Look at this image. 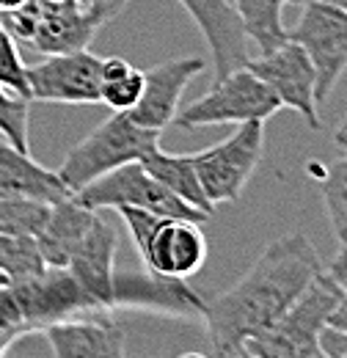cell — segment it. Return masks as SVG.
Returning <instances> with one entry per match:
<instances>
[{"instance_id":"4316f807","label":"cell","mask_w":347,"mask_h":358,"mask_svg":"<svg viewBox=\"0 0 347 358\" xmlns=\"http://www.w3.org/2000/svg\"><path fill=\"white\" fill-rule=\"evenodd\" d=\"M0 86L11 91V94H17V96L31 99L25 64L17 52V39L6 28H0Z\"/></svg>"},{"instance_id":"f1b7e54d","label":"cell","mask_w":347,"mask_h":358,"mask_svg":"<svg viewBox=\"0 0 347 358\" xmlns=\"http://www.w3.org/2000/svg\"><path fill=\"white\" fill-rule=\"evenodd\" d=\"M328 278L339 287L342 298H347V248L345 245H342V251L334 257V262H331V268H328Z\"/></svg>"},{"instance_id":"277c9868","label":"cell","mask_w":347,"mask_h":358,"mask_svg":"<svg viewBox=\"0 0 347 358\" xmlns=\"http://www.w3.org/2000/svg\"><path fill=\"white\" fill-rule=\"evenodd\" d=\"M116 213L127 226L146 270L171 278H190L207 262V237L201 224L163 218L135 207H119Z\"/></svg>"},{"instance_id":"8d00e7d4","label":"cell","mask_w":347,"mask_h":358,"mask_svg":"<svg viewBox=\"0 0 347 358\" xmlns=\"http://www.w3.org/2000/svg\"><path fill=\"white\" fill-rule=\"evenodd\" d=\"M218 358H223V356H218Z\"/></svg>"},{"instance_id":"d4e9b609","label":"cell","mask_w":347,"mask_h":358,"mask_svg":"<svg viewBox=\"0 0 347 358\" xmlns=\"http://www.w3.org/2000/svg\"><path fill=\"white\" fill-rule=\"evenodd\" d=\"M323 204L337 240L347 245V155L334 160L323 177Z\"/></svg>"},{"instance_id":"e575fe53","label":"cell","mask_w":347,"mask_h":358,"mask_svg":"<svg viewBox=\"0 0 347 358\" xmlns=\"http://www.w3.org/2000/svg\"><path fill=\"white\" fill-rule=\"evenodd\" d=\"M0 287H8V281H6V278H3V275H0Z\"/></svg>"},{"instance_id":"1f68e13d","label":"cell","mask_w":347,"mask_h":358,"mask_svg":"<svg viewBox=\"0 0 347 358\" xmlns=\"http://www.w3.org/2000/svg\"><path fill=\"white\" fill-rule=\"evenodd\" d=\"M320 3L334 6V8H339V11H347V0H320Z\"/></svg>"},{"instance_id":"6da1fadb","label":"cell","mask_w":347,"mask_h":358,"mask_svg":"<svg viewBox=\"0 0 347 358\" xmlns=\"http://www.w3.org/2000/svg\"><path fill=\"white\" fill-rule=\"evenodd\" d=\"M320 273V254L306 234L273 240L234 287L207 301L201 322L207 325L215 356H240L246 342L267 331Z\"/></svg>"},{"instance_id":"cb8c5ba5","label":"cell","mask_w":347,"mask_h":358,"mask_svg":"<svg viewBox=\"0 0 347 358\" xmlns=\"http://www.w3.org/2000/svg\"><path fill=\"white\" fill-rule=\"evenodd\" d=\"M52 204L36 199H6L0 196V234L11 237H36L47 224Z\"/></svg>"},{"instance_id":"9c48e42d","label":"cell","mask_w":347,"mask_h":358,"mask_svg":"<svg viewBox=\"0 0 347 358\" xmlns=\"http://www.w3.org/2000/svg\"><path fill=\"white\" fill-rule=\"evenodd\" d=\"M248 72H254L267 89L273 91V96L278 99L281 108H290L295 113H301L306 124L311 130H320V105L314 96V86H317V75L314 66L309 61L301 47L295 42H284L281 47L248 58L246 64Z\"/></svg>"},{"instance_id":"44dd1931","label":"cell","mask_w":347,"mask_h":358,"mask_svg":"<svg viewBox=\"0 0 347 358\" xmlns=\"http://www.w3.org/2000/svg\"><path fill=\"white\" fill-rule=\"evenodd\" d=\"M237 14H240V22H243V31L248 36V42H254L260 55L281 47L290 36H287V28L281 22V6L284 0H232Z\"/></svg>"},{"instance_id":"d590c367","label":"cell","mask_w":347,"mask_h":358,"mask_svg":"<svg viewBox=\"0 0 347 358\" xmlns=\"http://www.w3.org/2000/svg\"><path fill=\"white\" fill-rule=\"evenodd\" d=\"M237 358H254V356H248V353H246V350H243V353H240V356Z\"/></svg>"},{"instance_id":"9a60e30c","label":"cell","mask_w":347,"mask_h":358,"mask_svg":"<svg viewBox=\"0 0 347 358\" xmlns=\"http://www.w3.org/2000/svg\"><path fill=\"white\" fill-rule=\"evenodd\" d=\"M213 50L215 80L248 64V36L232 0H179Z\"/></svg>"},{"instance_id":"30bf717a","label":"cell","mask_w":347,"mask_h":358,"mask_svg":"<svg viewBox=\"0 0 347 358\" xmlns=\"http://www.w3.org/2000/svg\"><path fill=\"white\" fill-rule=\"evenodd\" d=\"M99 64L102 58L88 50L44 55V61L25 66L31 102H61V105L99 102Z\"/></svg>"},{"instance_id":"ffe728a7","label":"cell","mask_w":347,"mask_h":358,"mask_svg":"<svg viewBox=\"0 0 347 358\" xmlns=\"http://www.w3.org/2000/svg\"><path fill=\"white\" fill-rule=\"evenodd\" d=\"M141 166L146 169L149 177L157 179L166 190H171L179 201H185L193 210H201L207 215L215 213V207L207 201V196L201 190V182H199V174L193 169L190 155H169L163 149H155L152 155H146L141 160Z\"/></svg>"},{"instance_id":"e0dca14e","label":"cell","mask_w":347,"mask_h":358,"mask_svg":"<svg viewBox=\"0 0 347 358\" xmlns=\"http://www.w3.org/2000/svg\"><path fill=\"white\" fill-rule=\"evenodd\" d=\"M31 17H34V28H31V45L44 55H55V52H75V50H88V42L94 39V34L102 28V22L78 6L72 8H52L44 11L36 8L31 0L25 3Z\"/></svg>"},{"instance_id":"7402d4cb","label":"cell","mask_w":347,"mask_h":358,"mask_svg":"<svg viewBox=\"0 0 347 358\" xmlns=\"http://www.w3.org/2000/svg\"><path fill=\"white\" fill-rule=\"evenodd\" d=\"M143 94V69L125 58H102L99 64V102L113 113H127Z\"/></svg>"},{"instance_id":"7a4b0ae2","label":"cell","mask_w":347,"mask_h":358,"mask_svg":"<svg viewBox=\"0 0 347 358\" xmlns=\"http://www.w3.org/2000/svg\"><path fill=\"white\" fill-rule=\"evenodd\" d=\"M155 149H160L157 130L141 127L127 113H113L78 146L69 149V155L64 157L55 174L69 187V193H78L88 182L99 179L119 166L141 163Z\"/></svg>"},{"instance_id":"83f0119b","label":"cell","mask_w":347,"mask_h":358,"mask_svg":"<svg viewBox=\"0 0 347 358\" xmlns=\"http://www.w3.org/2000/svg\"><path fill=\"white\" fill-rule=\"evenodd\" d=\"M28 334V322L20 312L14 295L8 287H0V356L22 336Z\"/></svg>"},{"instance_id":"7c38bea8","label":"cell","mask_w":347,"mask_h":358,"mask_svg":"<svg viewBox=\"0 0 347 358\" xmlns=\"http://www.w3.org/2000/svg\"><path fill=\"white\" fill-rule=\"evenodd\" d=\"M8 289L28 322V331H44L47 325L64 322L72 314L91 309L86 292L64 268H47L28 281L8 284Z\"/></svg>"},{"instance_id":"ba28073f","label":"cell","mask_w":347,"mask_h":358,"mask_svg":"<svg viewBox=\"0 0 347 358\" xmlns=\"http://www.w3.org/2000/svg\"><path fill=\"white\" fill-rule=\"evenodd\" d=\"M287 36L309 55L317 75L314 96L323 108L347 69V11L320 0H306L298 25Z\"/></svg>"},{"instance_id":"d6986e66","label":"cell","mask_w":347,"mask_h":358,"mask_svg":"<svg viewBox=\"0 0 347 358\" xmlns=\"http://www.w3.org/2000/svg\"><path fill=\"white\" fill-rule=\"evenodd\" d=\"M97 213H91L86 207H80L72 196L52 204L44 229L34 237L39 245L44 265L47 268H64L69 265L75 248L80 245V240L86 237L88 226L94 224Z\"/></svg>"},{"instance_id":"d6a6232c","label":"cell","mask_w":347,"mask_h":358,"mask_svg":"<svg viewBox=\"0 0 347 358\" xmlns=\"http://www.w3.org/2000/svg\"><path fill=\"white\" fill-rule=\"evenodd\" d=\"M179 358H207V356H201V353H185V356H179Z\"/></svg>"},{"instance_id":"603a6c76","label":"cell","mask_w":347,"mask_h":358,"mask_svg":"<svg viewBox=\"0 0 347 358\" xmlns=\"http://www.w3.org/2000/svg\"><path fill=\"white\" fill-rule=\"evenodd\" d=\"M42 254L34 237H11V234H0V275L8 284L17 281H28L34 275L44 273Z\"/></svg>"},{"instance_id":"4dcf8cb0","label":"cell","mask_w":347,"mask_h":358,"mask_svg":"<svg viewBox=\"0 0 347 358\" xmlns=\"http://www.w3.org/2000/svg\"><path fill=\"white\" fill-rule=\"evenodd\" d=\"M28 0H0V14H6V11H17V8H22Z\"/></svg>"},{"instance_id":"8fae6325","label":"cell","mask_w":347,"mask_h":358,"mask_svg":"<svg viewBox=\"0 0 347 358\" xmlns=\"http://www.w3.org/2000/svg\"><path fill=\"white\" fill-rule=\"evenodd\" d=\"M113 306H127L141 312L166 314L179 320H204L207 301L193 292L185 278L160 273H116L113 275Z\"/></svg>"},{"instance_id":"52a82bcc","label":"cell","mask_w":347,"mask_h":358,"mask_svg":"<svg viewBox=\"0 0 347 358\" xmlns=\"http://www.w3.org/2000/svg\"><path fill=\"white\" fill-rule=\"evenodd\" d=\"M264 149V122H246L237 130L196 155H190L207 201L218 207L237 201L254 177Z\"/></svg>"},{"instance_id":"5b68a950","label":"cell","mask_w":347,"mask_h":358,"mask_svg":"<svg viewBox=\"0 0 347 358\" xmlns=\"http://www.w3.org/2000/svg\"><path fill=\"white\" fill-rule=\"evenodd\" d=\"M72 199L91 213L135 207V210H146L163 218H182V221H196V224H207L213 218L179 201L171 190H166L157 179L149 177L141 163H127V166H119L102 174L99 179L88 182L86 187H80L78 193H72Z\"/></svg>"},{"instance_id":"484cf974","label":"cell","mask_w":347,"mask_h":358,"mask_svg":"<svg viewBox=\"0 0 347 358\" xmlns=\"http://www.w3.org/2000/svg\"><path fill=\"white\" fill-rule=\"evenodd\" d=\"M31 99L17 96L0 86V135L20 152L31 155Z\"/></svg>"},{"instance_id":"5bb4252c","label":"cell","mask_w":347,"mask_h":358,"mask_svg":"<svg viewBox=\"0 0 347 358\" xmlns=\"http://www.w3.org/2000/svg\"><path fill=\"white\" fill-rule=\"evenodd\" d=\"M116 248H119V237H116L113 226L102 218V213H97L94 224L88 226L86 237L80 240V245L75 248V254L66 265L72 278L86 292L91 309H97V312L113 309Z\"/></svg>"},{"instance_id":"f546056e","label":"cell","mask_w":347,"mask_h":358,"mask_svg":"<svg viewBox=\"0 0 347 358\" xmlns=\"http://www.w3.org/2000/svg\"><path fill=\"white\" fill-rule=\"evenodd\" d=\"M334 143L342 149V155H347V113H345V119L339 122L337 133H334Z\"/></svg>"},{"instance_id":"74e56055","label":"cell","mask_w":347,"mask_h":358,"mask_svg":"<svg viewBox=\"0 0 347 358\" xmlns=\"http://www.w3.org/2000/svg\"><path fill=\"white\" fill-rule=\"evenodd\" d=\"M345 248H347V245H345Z\"/></svg>"},{"instance_id":"ac0fdd59","label":"cell","mask_w":347,"mask_h":358,"mask_svg":"<svg viewBox=\"0 0 347 358\" xmlns=\"http://www.w3.org/2000/svg\"><path fill=\"white\" fill-rule=\"evenodd\" d=\"M0 196L58 204L72 193L55 171L39 166L28 152L14 149L11 143H0Z\"/></svg>"},{"instance_id":"8992f818","label":"cell","mask_w":347,"mask_h":358,"mask_svg":"<svg viewBox=\"0 0 347 358\" xmlns=\"http://www.w3.org/2000/svg\"><path fill=\"white\" fill-rule=\"evenodd\" d=\"M278 99L246 66L218 78L215 86L190 102L185 110L174 116V127H213V124H246V122H267L278 110Z\"/></svg>"},{"instance_id":"4fadbf2b","label":"cell","mask_w":347,"mask_h":358,"mask_svg":"<svg viewBox=\"0 0 347 358\" xmlns=\"http://www.w3.org/2000/svg\"><path fill=\"white\" fill-rule=\"evenodd\" d=\"M207 69V61L199 55L187 58H171L143 72V94L138 105L127 110L132 122H138L146 130L163 133L179 113L182 94L193 78H199Z\"/></svg>"},{"instance_id":"836d02e7","label":"cell","mask_w":347,"mask_h":358,"mask_svg":"<svg viewBox=\"0 0 347 358\" xmlns=\"http://www.w3.org/2000/svg\"><path fill=\"white\" fill-rule=\"evenodd\" d=\"M284 3H292V6H304L306 0H284Z\"/></svg>"},{"instance_id":"3957f363","label":"cell","mask_w":347,"mask_h":358,"mask_svg":"<svg viewBox=\"0 0 347 358\" xmlns=\"http://www.w3.org/2000/svg\"><path fill=\"white\" fill-rule=\"evenodd\" d=\"M339 301V287L328 273H320L267 331L246 342V353L254 358H323L320 336Z\"/></svg>"},{"instance_id":"2e32d148","label":"cell","mask_w":347,"mask_h":358,"mask_svg":"<svg viewBox=\"0 0 347 358\" xmlns=\"http://www.w3.org/2000/svg\"><path fill=\"white\" fill-rule=\"evenodd\" d=\"M55 358H127L125 328L111 320H64L44 328Z\"/></svg>"}]
</instances>
